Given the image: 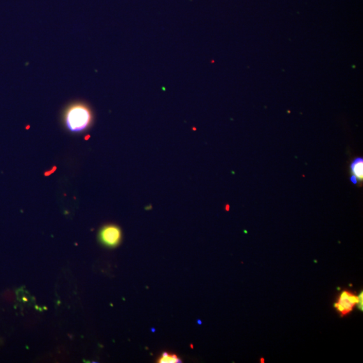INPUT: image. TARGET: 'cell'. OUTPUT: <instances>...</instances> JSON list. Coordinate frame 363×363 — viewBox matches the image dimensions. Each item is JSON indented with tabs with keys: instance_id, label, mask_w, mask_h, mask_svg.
<instances>
[{
	"instance_id": "obj_1",
	"label": "cell",
	"mask_w": 363,
	"mask_h": 363,
	"mask_svg": "<svg viewBox=\"0 0 363 363\" xmlns=\"http://www.w3.org/2000/svg\"><path fill=\"white\" fill-rule=\"evenodd\" d=\"M92 113L86 105L76 103L68 107L64 115V122L70 132L86 131L92 122Z\"/></svg>"
},
{
	"instance_id": "obj_2",
	"label": "cell",
	"mask_w": 363,
	"mask_h": 363,
	"mask_svg": "<svg viewBox=\"0 0 363 363\" xmlns=\"http://www.w3.org/2000/svg\"><path fill=\"white\" fill-rule=\"evenodd\" d=\"M100 240L107 247L114 248L121 242V231L118 226L109 225L104 226L100 231Z\"/></svg>"
},
{
	"instance_id": "obj_3",
	"label": "cell",
	"mask_w": 363,
	"mask_h": 363,
	"mask_svg": "<svg viewBox=\"0 0 363 363\" xmlns=\"http://www.w3.org/2000/svg\"><path fill=\"white\" fill-rule=\"evenodd\" d=\"M359 297L348 291H344L340 295L338 302L335 304V308L337 309L340 314L345 315L353 310L356 305L359 303Z\"/></svg>"
},
{
	"instance_id": "obj_4",
	"label": "cell",
	"mask_w": 363,
	"mask_h": 363,
	"mask_svg": "<svg viewBox=\"0 0 363 363\" xmlns=\"http://www.w3.org/2000/svg\"><path fill=\"white\" fill-rule=\"evenodd\" d=\"M351 170L356 178L361 180L363 176V161L362 158H357L351 164Z\"/></svg>"
},
{
	"instance_id": "obj_5",
	"label": "cell",
	"mask_w": 363,
	"mask_h": 363,
	"mask_svg": "<svg viewBox=\"0 0 363 363\" xmlns=\"http://www.w3.org/2000/svg\"><path fill=\"white\" fill-rule=\"evenodd\" d=\"M180 359H178L176 355H170L167 352H164L159 359V363H180Z\"/></svg>"
},
{
	"instance_id": "obj_6",
	"label": "cell",
	"mask_w": 363,
	"mask_h": 363,
	"mask_svg": "<svg viewBox=\"0 0 363 363\" xmlns=\"http://www.w3.org/2000/svg\"><path fill=\"white\" fill-rule=\"evenodd\" d=\"M350 180H351V181L353 182V183H357V178L355 176H352L351 178H350Z\"/></svg>"
}]
</instances>
